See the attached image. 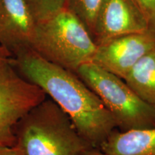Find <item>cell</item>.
Masks as SVG:
<instances>
[{
    "label": "cell",
    "mask_w": 155,
    "mask_h": 155,
    "mask_svg": "<svg viewBox=\"0 0 155 155\" xmlns=\"http://www.w3.org/2000/svg\"><path fill=\"white\" fill-rule=\"evenodd\" d=\"M18 72L40 87L70 116L82 138L99 148L116 123L110 111L76 73L46 61L31 48L12 55Z\"/></svg>",
    "instance_id": "6da1fadb"
},
{
    "label": "cell",
    "mask_w": 155,
    "mask_h": 155,
    "mask_svg": "<svg viewBox=\"0 0 155 155\" xmlns=\"http://www.w3.org/2000/svg\"><path fill=\"white\" fill-rule=\"evenodd\" d=\"M22 155H81L93 147L82 138L70 116L46 98L26 114L15 128Z\"/></svg>",
    "instance_id": "7a4b0ae2"
},
{
    "label": "cell",
    "mask_w": 155,
    "mask_h": 155,
    "mask_svg": "<svg viewBox=\"0 0 155 155\" xmlns=\"http://www.w3.org/2000/svg\"><path fill=\"white\" fill-rule=\"evenodd\" d=\"M97 45L83 23L65 8L37 23L32 48L46 61L76 73L92 61Z\"/></svg>",
    "instance_id": "3957f363"
},
{
    "label": "cell",
    "mask_w": 155,
    "mask_h": 155,
    "mask_svg": "<svg viewBox=\"0 0 155 155\" xmlns=\"http://www.w3.org/2000/svg\"><path fill=\"white\" fill-rule=\"evenodd\" d=\"M76 74L101 98L120 131L155 127V107L141 99L124 80L91 62L81 65Z\"/></svg>",
    "instance_id": "277c9868"
},
{
    "label": "cell",
    "mask_w": 155,
    "mask_h": 155,
    "mask_svg": "<svg viewBox=\"0 0 155 155\" xmlns=\"http://www.w3.org/2000/svg\"><path fill=\"white\" fill-rule=\"evenodd\" d=\"M12 58L0 46V145L4 146H15L18 122L48 96L18 72Z\"/></svg>",
    "instance_id": "5b68a950"
},
{
    "label": "cell",
    "mask_w": 155,
    "mask_h": 155,
    "mask_svg": "<svg viewBox=\"0 0 155 155\" xmlns=\"http://www.w3.org/2000/svg\"><path fill=\"white\" fill-rule=\"evenodd\" d=\"M154 49L152 31L124 35L98 45L91 63L124 80L135 64Z\"/></svg>",
    "instance_id": "8992f818"
},
{
    "label": "cell",
    "mask_w": 155,
    "mask_h": 155,
    "mask_svg": "<svg viewBox=\"0 0 155 155\" xmlns=\"http://www.w3.org/2000/svg\"><path fill=\"white\" fill-rule=\"evenodd\" d=\"M147 30L146 19L134 0H104L93 37L98 45L115 37Z\"/></svg>",
    "instance_id": "52a82bcc"
},
{
    "label": "cell",
    "mask_w": 155,
    "mask_h": 155,
    "mask_svg": "<svg viewBox=\"0 0 155 155\" xmlns=\"http://www.w3.org/2000/svg\"><path fill=\"white\" fill-rule=\"evenodd\" d=\"M36 26L25 0H0V46L12 55L32 48Z\"/></svg>",
    "instance_id": "ba28073f"
},
{
    "label": "cell",
    "mask_w": 155,
    "mask_h": 155,
    "mask_svg": "<svg viewBox=\"0 0 155 155\" xmlns=\"http://www.w3.org/2000/svg\"><path fill=\"white\" fill-rule=\"evenodd\" d=\"M100 149L108 155H155V127L111 131Z\"/></svg>",
    "instance_id": "9c48e42d"
},
{
    "label": "cell",
    "mask_w": 155,
    "mask_h": 155,
    "mask_svg": "<svg viewBox=\"0 0 155 155\" xmlns=\"http://www.w3.org/2000/svg\"><path fill=\"white\" fill-rule=\"evenodd\" d=\"M124 81L144 101L155 107V49L135 64Z\"/></svg>",
    "instance_id": "30bf717a"
},
{
    "label": "cell",
    "mask_w": 155,
    "mask_h": 155,
    "mask_svg": "<svg viewBox=\"0 0 155 155\" xmlns=\"http://www.w3.org/2000/svg\"><path fill=\"white\" fill-rule=\"evenodd\" d=\"M103 2L104 0H67L65 8L80 19L93 37L96 19Z\"/></svg>",
    "instance_id": "8fae6325"
},
{
    "label": "cell",
    "mask_w": 155,
    "mask_h": 155,
    "mask_svg": "<svg viewBox=\"0 0 155 155\" xmlns=\"http://www.w3.org/2000/svg\"><path fill=\"white\" fill-rule=\"evenodd\" d=\"M67 0H25L37 23L50 18L66 7Z\"/></svg>",
    "instance_id": "7c38bea8"
},
{
    "label": "cell",
    "mask_w": 155,
    "mask_h": 155,
    "mask_svg": "<svg viewBox=\"0 0 155 155\" xmlns=\"http://www.w3.org/2000/svg\"><path fill=\"white\" fill-rule=\"evenodd\" d=\"M146 19L149 30L155 33V0H134Z\"/></svg>",
    "instance_id": "4fadbf2b"
},
{
    "label": "cell",
    "mask_w": 155,
    "mask_h": 155,
    "mask_svg": "<svg viewBox=\"0 0 155 155\" xmlns=\"http://www.w3.org/2000/svg\"><path fill=\"white\" fill-rule=\"evenodd\" d=\"M0 155H22V153L17 146L0 145Z\"/></svg>",
    "instance_id": "5bb4252c"
},
{
    "label": "cell",
    "mask_w": 155,
    "mask_h": 155,
    "mask_svg": "<svg viewBox=\"0 0 155 155\" xmlns=\"http://www.w3.org/2000/svg\"><path fill=\"white\" fill-rule=\"evenodd\" d=\"M81 155H108L104 153L99 148L96 147H90L83 152Z\"/></svg>",
    "instance_id": "9a60e30c"
}]
</instances>
